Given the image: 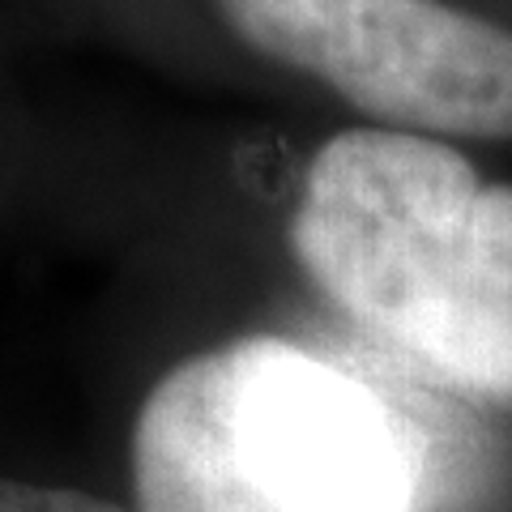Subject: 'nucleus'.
<instances>
[{
  "mask_svg": "<svg viewBox=\"0 0 512 512\" xmlns=\"http://www.w3.org/2000/svg\"><path fill=\"white\" fill-rule=\"evenodd\" d=\"M291 248L363 333L448 389L512 402V184L436 137L350 128L303 175Z\"/></svg>",
  "mask_w": 512,
  "mask_h": 512,
  "instance_id": "f257e3e1",
  "label": "nucleus"
},
{
  "mask_svg": "<svg viewBox=\"0 0 512 512\" xmlns=\"http://www.w3.org/2000/svg\"><path fill=\"white\" fill-rule=\"evenodd\" d=\"M423 478L372 384L269 333L175 363L133 423L137 512H419Z\"/></svg>",
  "mask_w": 512,
  "mask_h": 512,
  "instance_id": "f03ea898",
  "label": "nucleus"
},
{
  "mask_svg": "<svg viewBox=\"0 0 512 512\" xmlns=\"http://www.w3.org/2000/svg\"><path fill=\"white\" fill-rule=\"evenodd\" d=\"M256 52L414 137H512V30L444 0H218Z\"/></svg>",
  "mask_w": 512,
  "mask_h": 512,
  "instance_id": "7ed1b4c3",
  "label": "nucleus"
},
{
  "mask_svg": "<svg viewBox=\"0 0 512 512\" xmlns=\"http://www.w3.org/2000/svg\"><path fill=\"white\" fill-rule=\"evenodd\" d=\"M0 512H124V508L90 491L0 478Z\"/></svg>",
  "mask_w": 512,
  "mask_h": 512,
  "instance_id": "20e7f679",
  "label": "nucleus"
}]
</instances>
